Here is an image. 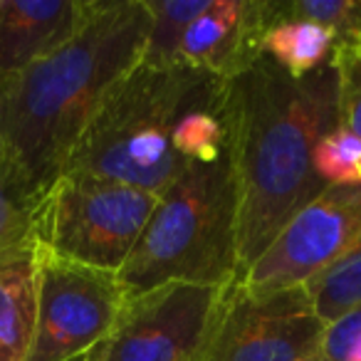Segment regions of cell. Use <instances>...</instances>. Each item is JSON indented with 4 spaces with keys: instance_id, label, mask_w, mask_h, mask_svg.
<instances>
[{
    "instance_id": "cell-1",
    "label": "cell",
    "mask_w": 361,
    "mask_h": 361,
    "mask_svg": "<svg viewBox=\"0 0 361 361\" xmlns=\"http://www.w3.org/2000/svg\"><path fill=\"white\" fill-rule=\"evenodd\" d=\"M223 116L238 203V277L326 183L314 171V146L336 121L331 65L287 75L270 57L226 82ZM235 277V280H238Z\"/></svg>"
},
{
    "instance_id": "cell-2",
    "label": "cell",
    "mask_w": 361,
    "mask_h": 361,
    "mask_svg": "<svg viewBox=\"0 0 361 361\" xmlns=\"http://www.w3.org/2000/svg\"><path fill=\"white\" fill-rule=\"evenodd\" d=\"M141 0H99L72 40L0 92V161L45 196L111 87L144 60Z\"/></svg>"
},
{
    "instance_id": "cell-3",
    "label": "cell",
    "mask_w": 361,
    "mask_h": 361,
    "mask_svg": "<svg viewBox=\"0 0 361 361\" xmlns=\"http://www.w3.org/2000/svg\"><path fill=\"white\" fill-rule=\"evenodd\" d=\"M221 82L183 65L141 60L104 97L62 176H97L161 196L188 169L173 149L180 116Z\"/></svg>"
},
{
    "instance_id": "cell-4",
    "label": "cell",
    "mask_w": 361,
    "mask_h": 361,
    "mask_svg": "<svg viewBox=\"0 0 361 361\" xmlns=\"http://www.w3.org/2000/svg\"><path fill=\"white\" fill-rule=\"evenodd\" d=\"M129 295L171 282L226 290L238 277V203L228 154L188 169L156 201L119 270Z\"/></svg>"
},
{
    "instance_id": "cell-5",
    "label": "cell",
    "mask_w": 361,
    "mask_h": 361,
    "mask_svg": "<svg viewBox=\"0 0 361 361\" xmlns=\"http://www.w3.org/2000/svg\"><path fill=\"white\" fill-rule=\"evenodd\" d=\"M159 196L119 180L65 173L37 211V243L45 250L99 270L119 272Z\"/></svg>"
},
{
    "instance_id": "cell-6",
    "label": "cell",
    "mask_w": 361,
    "mask_h": 361,
    "mask_svg": "<svg viewBox=\"0 0 361 361\" xmlns=\"http://www.w3.org/2000/svg\"><path fill=\"white\" fill-rule=\"evenodd\" d=\"M129 297L119 272L65 260L37 243L35 331L25 361L90 354L116 324Z\"/></svg>"
},
{
    "instance_id": "cell-7",
    "label": "cell",
    "mask_w": 361,
    "mask_h": 361,
    "mask_svg": "<svg viewBox=\"0 0 361 361\" xmlns=\"http://www.w3.org/2000/svg\"><path fill=\"white\" fill-rule=\"evenodd\" d=\"M322 334L305 287L247 292L231 282L196 361H310L319 356Z\"/></svg>"
},
{
    "instance_id": "cell-8",
    "label": "cell",
    "mask_w": 361,
    "mask_h": 361,
    "mask_svg": "<svg viewBox=\"0 0 361 361\" xmlns=\"http://www.w3.org/2000/svg\"><path fill=\"white\" fill-rule=\"evenodd\" d=\"M361 240V183L329 186L305 206L233 285L247 292L305 287Z\"/></svg>"
},
{
    "instance_id": "cell-9",
    "label": "cell",
    "mask_w": 361,
    "mask_h": 361,
    "mask_svg": "<svg viewBox=\"0 0 361 361\" xmlns=\"http://www.w3.org/2000/svg\"><path fill=\"white\" fill-rule=\"evenodd\" d=\"M221 292L171 282L131 295L87 361H196Z\"/></svg>"
},
{
    "instance_id": "cell-10",
    "label": "cell",
    "mask_w": 361,
    "mask_h": 361,
    "mask_svg": "<svg viewBox=\"0 0 361 361\" xmlns=\"http://www.w3.org/2000/svg\"><path fill=\"white\" fill-rule=\"evenodd\" d=\"M272 27L270 0H211L180 35L176 62L228 82L265 55Z\"/></svg>"
},
{
    "instance_id": "cell-11",
    "label": "cell",
    "mask_w": 361,
    "mask_h": 361,
    "mask_svg": "<svg viewBox=\"0 0 361 361\" xmlns=\"http://www.w3.org/2000/svg\"><path fill=\"white\" fill-rule=\"evenodd\" d=\"M99 0H0V92L80 32Z\"/></svg>"
},
{
    "instance_id": "cell-12",
    "label": "cell",
    "mask_w": 361,
    "mask_h": 361,
    "mask_svg": "<svg viewBox=\"0 0 361 361\" xmlns=\"http://www.w3.org/2000/svg\"><path fill=\"white\" fill-rule=\"evenodd\" d=\"M37 233L0 250V361H25L35 331Z\"/></svg>"
},
{
    "instance_id": "cell-13",
    "label": "cell",
    "mask_w": 361,
    "mask_h": 361,
    "mask_svg": "<svg viewBox=\"0 0 361 361\" xmlns=\"http://www.w3.org/2000/svg\"><path fill=\"white\" fill-rule=\"evenodd\" d=\"M334 32L310 20H285L265 37V57L292 77H305L329 65Z\"/></svg>"
},
{
    "instance_id": "cell-14",
    "label": "cell",
    "mask_w": 361,
    "mask_h": 361,
    "mask_svg": "<svg viewBox=\"0 0 361 361\" xmlns=\"http://www.w3.org/2000/svg\"><path fill=\"white\" fill-rule=\"evenodd\" d=\"M305 290L324 326L356 310L361 305V240L339 262L307 282Z\"/></svg>"
},
{
    "instance_id": "cell-15",
    "label": "cell",
    "mask_w": 361,
    "mask_h": 361,
    "mask_svg": "<svg viewBox=\"0 0 361 361\" xmlns=\"http://www.w3.org/2000/svg\"><path fill=\"white\" fill-rule=\"evenodd\" d=\"M151 18L144 62L149 65H178L176 47L186 27L208 8L211 0H141Z\"/></svg>"
},
{
    "instance_id": "cell-16",
    "label": "cell",
    "mask_w": 361,
    "mask_h": 361,
    "mask_svg": "<svg viewBox=\"0 0 361 361\" xmlns=\"http://www.w3.org/2000/svg\"><path fill=\"white\" fill-rule=\"evenodd\" d=\"M42 198L13 166L0 161V250L35 233Z\"/></svg>"
},
{
    "instance_id": "cell-17",
    "label": "cell",
    "mask_w": 361,
    "mask_h": 361,
    "mask_svg": "<svg viewBox=\"0 0 361 361\" xmlns=\"http://www.w3.org/2000/svg\"><path fill=\"white\" fill-rule=\"evenodd\" d=\"M275 25L310 20L334 32V40L361 37V0H270Z\"/></svg>"
},
{
    "instance_id": "cell-18",
    "label": "cell",
    "mask_w": 361,
    "mask_h": 361,
    "mask_svg": "<svg viewBox=\"0 0 361 361\" xmlns=\"http://www.w3.org/2000/svg\"><path fill=\"white\" fill-rule=\"evenodd\" d=\"M314 171L326 186L361 183V136L336 124L314 146Z\"/></svg>"
},
{
    "instance_id": "cell-19",
    "label": "cell",
    "mask_w": 361,
    "mask_h": 361,
    "mask_svg": "<svg viewBox=\"0 0 361 361\" xmlns=\"http://www.w3.org/2000/svg\"><path fill=\"white\" fill-rule=\"evenodd\" d=\"M329 65L336 80V121L361 136V37L334 42Z\"/></svg>"
},
{
    "instance_id": "cell-20",
    "label": "cell",
    "mask_w": 361,
    "mask_h": 361,
    "mask_svg": "<svg viewBox=\"0 0 361 361\" xmlns=\"http://www.w3.org/2000/svg\"><path fill=\"white\" fill-rule=\"evenodd\" d=\"M361 349V305L324 326L319 356L324 361H349Z\"/></svg>"
},
{
    "instance_id": "cell-21",
    "label": "cell",
    "mask_w": 361,
    "mask_h": 361,
    "mask_svg": "<svg viewBox=\"0 0 361 361\" xmlns=\"http://www.w3.org/2000/svg\"><path fill=\"white\" fill-rule=\"evenodd\" d=\"M70 361H87V354H82V356H77V359H70Z\"/></svg>"
},
{
    "instance_id": "cell-22",
    "label": "cell",
    "mask_w": 361,
    "mask_h": 361,
    "mask_svg": "<svg viewBox=\"0 0 361 361\" xmlns=\"http://www.w3.org/2000/svg\"><path fill=\"white\" fill-rule=\"evenodd\" d=\"M310 361H324V359H322V356H314V359H310Z\"/></svg>"
}]
</instances>
